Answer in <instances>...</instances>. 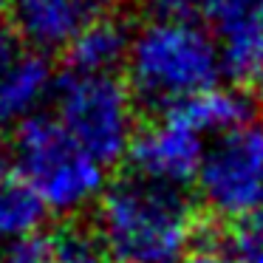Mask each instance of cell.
Returning <instances> with one entry per match:
<instances>
[{
  "mask_svg": "<svg viewBox=\"0 0 263 263\" xmlns=\"http://www.w3.org/2000/svg\"><path fill=\"white\" fill-rule=\"evenodd\" d=\"M93 232L114 263H181L195 246L198 218L184 190L130 173L99 195Z\"/></svg>",
  "mask_w": 263,
  "mask_h": 263,
  "instance_id": "6da1fadb",
  "label": "cell"
},
{
  "mask_svg": "<svg viewBox=\"0 0 263 263\" xmlns=\"http://www.w3.org/2000/svg\"><path fill=\"white\" fill-rule=\"evenodd\" d=\"M125 74L133 99L161 116L218 88L223 68L206 26L193 17H150L130 37Z\"/></svg>",
  "mask_w": 263,
  "mask_h": 263,
  "instance_id": "7a4b0ae2",
  "label": "cell"
},
{
  "mask_svg": "<svg viewBox=\"0 0 263 263\" xmlns=\"http://www.w3.org/2000/svg\"><path fill=\"white\" fill-rule=\"evenodd\" d=\"M3 147L12 170L40 195L48 212L74 215L105 193V167L63 130L54 114L29 116Z\"/></svg>",
  "mask_w": 263,
  "mask_h": 263,
  "instance_id": "3957f363",
  "label": "cell"
},
{
  "mask_svg": "<svg viewBox=\"0 0 263 263\" xmlns=\"http://www.w3.org/2000/svg\"><path fill=\"white\" fill-rule=\"evenodd\" d=\"M54 119L91 156L110 167L127 159L139 127L136 99L116 74H74L54 85Z\"/></svg>",
  "mask_w": 263,
  "mask_h": 263,
  "instance_id": "277c9868",
  "label": "cell"
},
{
  "mask_svg": "<svg viewBox=\"0 0 263 263\" xmlns=\"http://www.w3.org/2000/svg\"><path fill=\"white\" fill-rule=\"evenodd\" d=\"M198 195L212 215L238 218L263 206V122L252 119L206 144Z\"/></svg>",
  "mask_w": 263,
  "mask_h": 263,
  "instance_id": "5b68a950",
  "label": "cell"
},
{
  "mask_svg": "<svg viewBox=\"0 0 263 263\" xmlns=\"http://www.w3.org/2000/svg\"><path fill=\"white\" fill-rule=\"evenodd\" d=\"M206 144L210 142L190 122L176 110H167L136 133L127 159L136 176L181 190L198 178Z\"/></svg>",
  "mask_w": 263,
  "mask_h": 263,
  "instance_id": "8992f818",
  "label": "cell"
},
{
  "mask_svg": "<svg viewBox=\"0 0 263 263\" xmlns=\"http://www.w3.org/2000/svg\"><path fill=\"white\" fill-rule=\"evenodd\" d=\"M204 17L235 85L263 82V0H206Z\"/></svg>",
  "mask_w": 263,
  "mask_h": 263,
  "instance_id": "52a82bcc",
  "label": "cell"
},
{
  "mask_svg": "<svg viewBox=\"0 0 263 263\" xmlns=\"http://www.w3.org/2000/svg\"><path fill=\"white\" fill-rule=\"evenodd\" d=\"M46 54L29 48L12 26L0 23V133L17 130L51 93Z\"/></svg>",
  "mask_w": 263,
  "mask_h": 263,
  "instance_id": "ba28073f",
  "label": "cell"
},
{
  "mask_svg": "<svg viewBox=\"0 0 263 263\" xmlns=\"http://www.w3.org/2000/svg\"><path fill=\"white\" fill-rule=\"evenodd\" d=\"M110 12V0H9L12 29L40 54L65 51L88 23Z\"/></svg>",
  "mask_w": 263,
  "mask_h": 263,
  "instance_id": "9c48e42d",
  "label": "cell"
},
{
  "mask_svg": "<svg viewBox=\"0 0 263 263\" xmlns=\"http://www.w3.org/2000/svg\"><path fill=\"white\" fill-rule=\"evenodd\" d=\"M133 31L114 12L97 17L82 29V34L65 48V63L74 74H116L125 65Z\"/></svg>",
  "mask_w": 263,
  "mask_h": 263,
  "instance_id": "30bf717a",
  "label": "cell"
},
{
  "mask_svg": "<svg viewBox=\"0 0 263 263\" xmlns=\"http://www.w3.org/2000/svg\"><path fill=\"white\" fill-rule=\"evenodd\" d=\"M46 204L12 170L6 147L0 144V246L37 235L46 223Z\"/></svg>",
  "mask_w": 263,
  "mask_h": 263,
  "instance_id": "8fae6325",
  "label": "cell"
},
{
  "mask_svg": "<svg viewBox=\"0 0 263 263\" xmlns=\"http://www.w3.org/2000/svg\"><path fill=\"white\" fill-rule=\"evenodd\" d=\"M176 114L184 122H190L206 142H212V139L255 119V105H252L249 93L240 91L238 85H218L201 97L190 99L181 108H176Z\"/></svg>",
  "mask_w": 263,
  "mask_h": 263,
  "instance_id": "7c38bea8",
  "label": "cell"
},
{
  "mask_svg": "<svg viewBox=\"0 0 263 263\" xmlns=\"http://www.w3.org/2000/svg\"><path fill=\"white\" fill-rule=\"evenodd\" d=\"M57 263H105V249L97 232L80 223H65L57 232L48 235Z\"/></svg>",
  "mask_w": 263,
  "mask_h": 263,
  "instance_id": "4fadbf2b",
  "label": "cell"
},
{
  "mask_svg": "<svg viewBox=\"0 0 263 263\" xmlns=\"http://www.w3.org/2000/svg\"><path fill=\"white\" fill-rule=\"evenodd\" d=\"M227 249L235 263H263V206L232 221Z\"/></svg>",
  "mask_w": 263,
  "mask_h": 263,
  "instance_id": "5bb4252c",
  "label": "cell"
},
{
  "mask_svg": "<svg viewBox=\"0 0 263 263\" xmlns=\"http://www.w3.org/2000/svg\"><path fill=\"white\" fill-rule=\"evenodd\" d=\"M0 263H57L51 249V238L37 232V235H29V238L14 240V243L3 246Z\"/></svg>",
  "mask_w": 263,
  "mask_h": 263,
  "instance_id": "9a60e30c",
  "label": "cell"
},
{
  "mask_svg": "<svg viewBox=\"0 0 263 263\" xmlns=\"http://www.w3.org/2000/svg\"><path fill=\"white\" fill-rule=\"evenodd\" d=\"M206 0H144L153 17H193L204 9Z\"/></svg>",
  "mask_w": 263,
  "mask_h": 263,
  "instance_id": "2e32d148",
  "label": "cell"
},
{
  "mask_svg": "<svg viewBox=\"0 0 263 263\" xmlns=\"http://www.w3.org/2000/svg\"><path fill=\"white\" fill-rule=\"evenodd\" d=\"M181 263H235V257L229 255L227 246L215 243V240H204V243H195Z\"/></svg>",
  "mask_w": 263,
  "mask_h": 263,
  "instance_id": "e0dca14e",
  "label": "cell"
},
{
  "mask_svg": "<svg viewBox=\"0 0 263 263\" xmlns=\"http://www.w3.org/2000/svg\"><path fill=\"white\" fill-rule=\"evenodd\" d=\"M3 9H9V0H0V12H3Z\"/></svg>",
  "mask_w": 263,
  "mask_h": 263,
  "instance_id": "ac0fdd59",
  "label": "cell"
}]
</instances>
